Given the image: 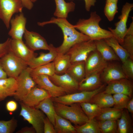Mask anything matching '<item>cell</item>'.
Returning <instances> with one entry per match:
<instances>
[{
  "label": "cell",
  "mask_w": 133,
  "mask_h": 133,
  "mask_svg": "<svg viewBox=\"0 0 133 133\" xmlns=\"http://www.w3.org/2000/svg\"><path fill=\"white\" fill-rule=\"evenodd\" d=\"M55 73V70L53 62H52L32 69L31 74L45 75L49 77Z\"/></svg>",
  "instance_id": "74e56055"
},
{
  "label": "cell",
  "mask_w": 133,
  "mask_h": 133,
  "mask_svg": "<svg viewBox=\"0 0 133 133\" xmlns=\"http://www.w3.org/2000/svg\"><path fill=\"white\" fill-rule=\"evenodd\" d=\"M17 108V104L13 100H11L7 102L6 104V110L9 112H12L15 111Z\"/></svg>",
  "instance_id": "f6af8a7d"
},
{
  "label": "cell",
  "mask_w": 133,
  "mask_h": 133,
  "mask_svg": "<svg viewBox=\"0 0 133 133\" xmlns=\"http://www.w3.org/2000/svg\"><path fill=\"white\" fill-rule=\"evenodd\" d=\"M101 81L108 83L111 82L119 79L127 78L121 67L114 64H108L100 75Z\"/></svg>",
  "instance_id": "d6986e66"
},
{
  "label": "cell",
  "mask_w": 133,
  "mask_h": 133,
  "mask_svg": "<svg viewBox=\"0 0 133 133\" xmlns=\"http://www.w3.org/2000/svg\"><path fill=\"white\" fill-rule=\"evenodd\" d=\"M101 73H96L85 77L79 83L78 90L92 91L101 86L103 84L100 77Z\"/></svg>",
  "instance_id": "ffe728a7"
},
{
  "label": "cell",
  "mask_w": 133,
  "mask_h": 133,
  "mask_svg": "<svg viewBox=\"0 0 133 133\" xmlns=\"http://www.w3.org/2000/svg\"><path fill=\"white\" fill-rule=\"evenodd\" d=\"M88 102L95 104L102 108L112 107L114 104L112 95L103 91L95 95Z\"/></svg>",
  "instance_id": "f1b7e54d"
},
{
  "label": "cell",
  "mask_w": 133,
  "mask_h": 133,
  "mask_svg": "<svg viewBox=\"0 0 133 133\" xmlns=\"http://www.w3.org/2000/svg\"><path fill=\"white\" fill-rule=\"evenodd\" d=\"M126 108L127 111L132 114L133 113V98H132L128 102Z\"/></svg>",
  "instance_id": "681fc988"
},
{
  "label": "cell",
  "mask_w": 133,
  "mask_h": 133,
  "mask_svg": "<svg viewBox=\"0 0 133 133\" xmlns=\"http://www.w3.org/2000/svg\"><path fill=\"white\" fill-rule=\"evenodd\" d=\"M94 41L96 50L106 61L119 60L112 48L104 39Z\"/></svg>",
  "instance_id": "cb8c5ba5"
},
{
  "label": "cell",
  "mask_w": 133,
  "mask_h": 133,
  "mask_svg": "<svg viewBox=\"0 0 133 133\" xmlns=\"http://www.w3.org/2000/svg\"><path fill=\"white\" fill-rule=\"evenodd\" d=\"M49 77L54 84L63 89L66 93L70 94L78 90L79 83L66 72L61 75L55 73Z\"/></svg>",
  "instance_id": "4fadbf2b"
},
{
  "label": "cell",
  "mask_w": 133,
  "mask_h": 133,
  "mask_svg": "<svg viewBox=\"0 0 133 133\" xmlns=\"http://www.w3.org/2000/svg\"><path fill=\"white\" fill-rule=\"evenodd\" d=\"M85 63V77L95 73L101 72L108 64L96 50L89 54Z\"/></svg>",
  "instance_id": "30bf717a"
},
{
  "label": "cell",
  "mask_w": 133,
  "mask_h": 133,
  "mask_svg": "<svg viewBox=\"0 0 133 133\" xmlns=\"http://www.w3.org/2000/svg\"><path fill=\"white\" fill-rule=\"evenodd\" d=\"M91 40L89 37L78 31L75 33L64 37L63 42L56 48L57 53L65 54L73 46L78 43Z\"/></svg>",
  "instance_id": "ac0fdd59"
},
{
  "label": "cell",
  "mask_w": 133,
  "mask_h": 133,
  "mask_svg": "<svg viewBox=\"0 0 133 133\" xmlns=\"http://www.w3.org/2000/svg\"><path fill=\"white\" fill-rule=\"evenodd\" d=\"M11 39L10 50L17 56L27 63L36 57L34 51L29 49L23 40Z\"/></svg>",
  "instance_id": "2e32d148"
},
{
  "label": "cell",
  "mask_w": 133,
  "mask_h": 133,
  "mask_svg": "<svg viewBox=\"0 0 133 133\" xmlns=\"http://www.w3.org/2000/svg\"><path fill=\"white\" fill-rule=\"evenodd\" d=\"M101 18L95 11L92 12L87 19H80L74 25L75 28L94 41L113 37L111 32L101 28L99 25Z\"/></svg>",
  "instance_id": "6da1fadb"
},
{
  "label": "cell",
  "mask_w": 133,
  "mask_h": 133,
  "mask_svg": "<svg viewBox=\"0 0 133 133\" xmlns=\"http://www.w3.org/2000/svg\"><path fill=\"white\" fill-rule=\"evenodd\" d=\"M37 0H31L33 2H34L37 1Z\"/></svg>",
  "instance_id": "f5cc1de1"
},
{
  "label": "cell",
  "mask_w": 133,
  "mask_h": 133,
  "mask_svg": "<svg viewBox=\"0 0 133 133\" xmlns=\"http://www.w3.org/2000/svg\"><path fill=\"white\" fill-rule=\"evenodd\" d=\"M19 115L32 126L36 133H44V121L46 117L44 113L34 107L27 106L22 102Z\"/></svg>",
  "instance_id": "277c9868"
},
{
  "label": "cell",
  "mask_w": 133,
  "mask_h": 133,
  "mask_svg": "<svg viewBox=\"0 0 133 133\" xmlns=\"http://www.w3.org/2000/svg\"><path fill=\"white\" fill-rule=\"evenodd\" d=\"M133 4L126 2L122 7L121 14L118 17L119 21L115 24V29L108 27L109 31L114 37L121 45L126 35L128 28L127 23L129 14L133 9Z\"/></svg>",
  "instance_id": "ba28073f"
},
{
  "label": "cell",
  "mask_w": 133,
  "mask_h": 133,
  "mask_svg": "<svg viewBox=\"0 0 133 133\" xmlns=\"http://www.w3.org/2000/svg\"><path fill=\"white\" fill-rule=\"evenodd\" d=\"M53 102L56 114L75 126L82 125L89 120L79 103L68 105Z\"/></svg>",
  "instance_id": "7a4b0ae2"
},
{
  "label": "cell",
  "mask_w": 133,
  "mask_h": 133,
  "mask_svg": "<svg viewBox=\"0 0 133 133\" xmlns=\"http://www.w3.org/2000/svg\"><path fill=\"white\" fill-rule=\"evenodd\" d=\"M66 73L79 83L85 77V62L71 64Z\"/></svg>",
  "instance_id": "4dcf8cb0"
},
{
  "label": "cell",
  "mask_w": 133,
  "mask_h": 133,
  "mask_svg": "<svg viewBox=\"0 0 133 133\" xmlns=\"http://www.w3.org/2000/svg\"><path fill=\"white\" fill-rule=\"evenodd\" d=\"M117 2L106 1L104 8V13L108 20L110 21L113 20L116 14L118 12Z\"/></svg>",
  "instance_id": "ab89813d"
},
{
  "label": "cell",
  "mask_w": 133,
  "mask_h": 133,
  "mask_svg": "<svg viewBox=\"0 0 133 133\" xmlns=\"http://www.w3.org/2000/svg\"><path fill=\"white\" fill-rule=\"evenodd\" d=\"M23 7L21 0H0V19L7 29L13 15L22 13Z\"/></svg>",
  "instance_id": "9c48e42d"
},
{
  "label": "cell",
  "mask_w": 133,
  "mask_h": 133,
  "mask_svg": "<svg viewBox=\"0 0 133 133\" xmlns=\"http://www.w3.org/2000/svg\"><path fill=\"white\" fill-rule=\"evenodd\" d=\"M56 6L54 15L57 18H66L68 14L73 11L75 5L72 1L67 2L64 0H54Z\"/></svg>",
  "instance_id": "d4e9b609"
},
{
  "label": "cell",
  "mask_w": 133,
  "mask_h": 133,
  "mask_svg": "<svg viewBox=\"0 0 133 133\" xmlns=\"http://www.w3.org/2000/svg\"><path fill=\"white\" fill-rule=\"evenodd\" d=\"M105 87V85L103 84L99 88L93 91H81L80 92H74L51 98L54 102L66 105L88 102L95 95L103 91Z\"/></svg>",
  "instance_id": "5b68a950"
},
{
  "label": "cell",
  "mask_w": 133,
  "mask_h": 133,
  "mask_svg": "<svg viewBox=\"0 0 133 133\" xmlns=\"http://www.w3.org/2000/svg\"><path fill=\"white\" fill-rule=\"evenodd\" d=\"M69 120L56 114L55 115L54 128L56 133H76L75 128Z\"/></svg>",
  "instance_id": "f546056e"
},
{
  "label": "cell",
  "mask_w": 133,
  "mask_h": 133,
  "mask_svg": "<svg viewBox=\"0 0 133 133\" xmlns=\"http://www.w3.org/2000/svg\"><path fill=\"white\" fill-rule=\"evenodd\" d=\"M114 101L113 107L118 109L126 108L127 104L131 98L125 94L119 93L112 95Z\"/></svg>",
  "instance_id": "f35d334b"
},
{
  "label": "cell",
  "mask_w": 133,
  "mask_h": 133,
  "mask_svg": "<svg viewBox=\"0 0 133 133\" xmlns=\"http://www.w3.org/2000/svg\"><path fill=\"white\" fill-rule=\"evenodd\" d=\"M11 39L8 38L3 43H0V59L10 50Z\"/></svg>",
  "instance_id": "7bdbcfd3"
},
{
  "label": "cell",
  "mask_w": 133,
  "mask_h": 133,
  "mask_svg": "<svg viewBox=\"0 0 133 133\" xmlns=\"http://www.w3.org/2000/svg\"><path fill=\"white\" fill-rule=\"evenodd\" d=\"M103 92L112 95L121 93L131 98L133 91L132 82L129 79L123 78L113 81L107 83Z\"/></svg>",
  "instance_id": "7c38bea8"
},
{
  "label": "cell",
  "mask_w": 133,
  "mask_h": 133,
  "mask_svg": "<svg viewBox=\"0 0 133 133\" xmlns=\"http://www.w3.org/2000/svg\"><path fill=\"white\" fill-rule=\"evenodd\" d=\"M37 85L47 91L52 98H54L66 94L65 91L61 87L54 84L49 76L45 75L31 74Z\"/></svg>",
  "instance_id": "8fae6325"
},
{
  "label": "cell",
  "mask_w": 133,
  "mask_h": 133,
  "mask_svg": "<svg viewBox=\"0 0 133 133\" xmlns=\"http://www.w3.org/2000/svg\"><path fill=\"white\" fill-rule=\"evenodd\" d=\"M118 0H106V1H112L118 2Z\"/></svg>",
  "instance_id": "816d5d0a"
},
{
  "label": "cell",
  "mask_w": 133,
  "mask_h": 133,
  "mask_svg": "<svg viewBox=\"0 0 133 133\" xmlns=\"http://www.w3.org/2000/svg\"><path fill=\"white\" fill-rule=\"evenodd\" d=\"M50 49L48 53L41 52L39 56L34 57L27 63L28 66L32 69L53 61L57 53L56 48L52 44L49 45Z\"/></svg>",
  "instance_id": "44dd1931"
},
{
  "label": "cell",
  "mask_w": 133,
  "mask_h": 133,
  "mask_svg": "<svg viewBox=\"0 0 133 133\" xmlns=\"http://www.w3.org/2000/svg\"><path fill=\"white\" fill-rule=\"evenodd\" d=\"M32 69L30 67H28L16 79L17 87L13 96L16 100L21 101L32 88L37 85L31 75Z\"/></svg>",
  "instance_id": "52a82bcc"
},
{
  "label": "cell",
  "mask_w": 133,
  "mask_h": 133,
  "mask_svg": "<svg viewBox=\"0 0 133 133\" xmlns=\"http://www.w3.org/2000/svg\"><path fill=\"white\" fill-rule=\"evenodd\" d=\"M24 37L26 44L32 51L42 50H49L50 49L45 39L38 33L30 31L26 29Z\"/></svg>",
  "instance_id": "5bb4252c"
},
{
  "label": "cell",
  "mask_w": 133,
  "mask_h": 133,
  "mask_svg": "<svg viewBox=\"0 0 133 133\" xmlns=\"http://www.w3.org/2000/svg\"><path fill=\"white\" fill-rule=\"evenodd\" d=\"M79 103L89 119L95 118L99 114L102 109L96 104L89 102Z\"/></svg>",
  "instance_id": "d590c367"
},
{
  "label": "cell",
  "mask_w": 133,
  "mask_h": 133,
  "mask_svg": "<svg viewBox=\"0 0 133 133\" xmlns=\"http://www.w3.org/2000/svg\"><path fill=\"white\" fill-rule=\"evenodd\" d=\"M16 133H34L36 132L32 127H26L23 128L18 130Z\"/></svg>",
  "instance_id": "bcb514c9"
},
{
  "label": "cell",
  "mask_w": 133,
  "mask_h": 133,
  "mask_svg": "<svg viewBox=\"0 0 133 133\" xmlns=\"http://www.w3.org/2000/svg\"><path fill=\"white\" fill-rule=\"evenodd\" d=\"M17 87L16 79L11 77L0 79V101L14 96Z\"/></svg>",
  "instance_id": "7402d4cb"
},
{
  "label": "cell",
  "mask_w": 133,
  "mask_h": 133,
  "mask_svg": "<svg viewBox=\"0 0 133 133\" xmlns=\"http://www.w3.org/2000/svg\"><path fill=\"white\" fill-rule=\"evenodd\" d=\"M17 126V121L14 118L8 121L0 120V133H13Z\"/></svg>",
  "instance_id": "60d3db41"
},
{
  "label": "cell",
  "mask_w": 133,
  "mask_h": 133,
  "mask_svg": "<svg viewBox=\"0 0 133 133\" xmlns=\"http://www.w3.org/2000/svg\"><path fill=\"white\" fill-rule=\"evenodd\" d=\"M0 63L7 77L16 79L28 66L27 63L11 50L0 59Z\"/></svg>",
  "instance_id": "3957f363"
},
{
  "label": "cell",
  "mask_w": 133,
  "mask_h": 133,
  "mask_svg": "<svg viewBox=\"0 0 133 133\" xmlns=\"http://www.w3.org/2000/svg\"><path fill=\"white\" fill-rule=\"evenodd\" d=\"M35 107L42 111L47 116L54 126L56 114L53 101L51 97L47 98L40 102Z\"/></svg>",
  "instance_id": "4316f807"
},
{
  "label": "cell",
  "mask_w": 133,
  "mask_h": 133,
  "mask_svg": "<svg viewBox=\"0 0 133 133\" xmlns=\"http://www.w3.org/2000/svg\"><path fill=\"white\" fill-rule=\"evenodd\" d=\"M7 77L6 74L3 70L0 63V79L5 78Z\"/></svg>",
  "instance_id": "f907efd6"
},
{
  "label": "cell",
  "mask_w": 133,
  "mask_h": 133,
  "mask_svg": "<svg viewBox=\"0 0 133 133\" xmlns=\"http://www.w3.org/2000/svg\"><path fill=\"white\" fill-rule=\"evenodd\" d=\"M122 110L111 107L102 108L99 114L95 118L98 121L117 120L120 117Z\"/></svg>",
  "instance_id": "d6a6232c"
},
{
  "label": "cell",
  "mask_w": 133,
  "mask_h": 133,
  "mask_svg": "<svg viewBox=\"0 0 133 133\" xmlns=\"http://www.w3.org/2000/svg\"><path fill=\"white\" fill-rule=\"evenodd\" d=\"M128 53L129 57L133 60V21L128 28L121 45Z\"/></svg>",
  "instance_id": "e575fe53"
},
{
  "label": "cell",
  "mask_w": 133,
  "mask_h": 133,
  "mask_svg": "<svg viewBox=\"0 0 133 133\" xmlns=\"http://www.w3.org/2000/svg\"><path fill=\"white\" fill-rule=\"evenodd\" d=\"M44 133H56L54 125L47 117L44 121Z\"/></svg>",
  "instance_id": "ee69618b"
},
{
  "label": "cell",
  "mask_w": 133,
  "mask_h": 133,
  "mask_svg": "<svg viewBox=\"0 0 133 133\" xmlns=\"http://www.w3.org/2000/svg\"><path fill=\"white\" fill-rule=\"evenodd\" d=\"M97 121L101 133H117V120Z\"/></svg>",
  "instance_id": "8d00e7d4"
},
{
  "label": "cell",
  "mask_w": 133,
  "mask_h": 133,
  "mask_svg": "<svg viewBox=\"0 0 133 133\" xmlns=\"http://www.w3.org/2000/svg\"><path fill=\"white\" fill-rule=\"evenodd\" d=\"M121 66L125 75L128 79H133V60L129 58L122 63Z\"/></svg>",
  "instance_id": "b9f144b4"
},
{
  "label": "cell",
  "mask_w": 133,
  "mask_h": 133,
  "mask_svg": "<svg viewBox=\"0 0 133 133\" xmlns=\"http://www.w3.org/2000/svg\"><path fill=\"white\" fill-rule=\"evenodd\" d=\"M26 18L22 13L12 18L10 24L11 28L8 34L12 39L23 40L22 38L26 29Z\"/></svg>",
  "instance_id": "9a60e30c"
},
{
  "label": "cell",
  "mask_w": 133,
  "mask_h": 133,
  "mask_svg": "<svg viewBox=\"0 0 133 133\" xmlns=\"http://www.w3.org/2000/svg\"><path fill=\"white\" fill-rule=\"evenodd\" d=\"M50 24H54L58 25L62 32L64 37L71 35L77 31L74 25L70 23L66 18L53 17L49 21L38 23V25L41 26Z\"/></svg>",
  "instance_id": "603a6c76"
},
{
  "label": "cell",
  "mask_w": 133,
  "mask_h": 133,
  "mask_svg": "<svg viewBox=\"0 0 133 133\" xmlns=\"http://www.w3.org/2000/svg\"><path fill=\"white\" fill-rule=\"evenodd\" d=\"M104 40L112 48L122 63L129 58V55L127 52L114 37Z\"/></svg>",
  "instance_id": "1f68e13d"
},
{
  "label": "cell",
  "mask_w": 133,
  "mask_h": 133,
  "mask_svg": "<svg viewBox=\"0 0 133 133\" xmlns=\"http://www.w3.org/2000/svg\"><path fill=\"white\" fill-rule=\"evenodd\" d=\"M53 62L54 64L55 73L58 74L66 73L71 64L69 56L67 53H57Z\"/></svg>",
  "instance_id": "484cf974"
},
{
  "label": "cell",
  "mask_w": 133,
  "mask_h": 133,
  "mask_svg": "<svg viewBox=\"0 0 133 133\" xmlns=\"http://www.w3.org/2000/svg\"><path fill=\"white\" fill-rule=\"evenodd\" d=\"M117 133H133L132 121L127 111L122 110L121 116L117 120Z\"/></svg>",
  "instance_id": "83f0119b"
},
{
  "label": "cell",
  "mask_w": 133,
  "mask_h": 133,
  "mask_svg": "<svg viewBox=\"0 0 133 133\" xmlns=\"http://www.w3.org/2000/svg\"><path fill=\"white\" fill-rule=\"evenodd\" d=\"M51 97L49 93L37 85L32 88L21 101L25 105L35 107L45 99Z\"/></svg>",
  "instance_id": "e0dca14e"
},
{
  "label": "cell",
  "mask_w": 133,
  "mask_h": 133,
  "mask_svg": "<svg viewBox=\"0 0 133 133\" xmlns=\"http://www.w3.org/2000/svg\"><path fill=\"white\" fill-rule=\"evenodd\" d=\"M75 127L77 133H101L98 121L95 118L89 119L82 125Z\"/></svg>",
  "instance_id": "836d02e7"
},
{
  "label": "cell",
  "mask_w": 133,
  "mask_h": 133,
  "mask_svg": "<svg viewBox=\"0 0 133 133\" xmlns=\"http://www.w3.org/2000/svg\"><path fill=\"white\" fill-rule=\"evenodd\" d=\"M23 7L29 10L32 9L33 6V3L31 0H21Z\"/></svg>",
  "instance_id": "c3c4849f"
},
{
  "label": "cell",
  "mask_w": 133,
  "mask_h": 133,
  "mask_svg": "<svg viewBox=\"0 0 133 133\" xmlns=\"http://www.w3.org/2000/svg\"><path fill=\"white\" fill-rule=\"evenodd\" d=\"M85 3V8L87 11H89L92 6H94L96 0H84Z\"/></svg>",
  "instance_id": "7dc6e473"
},
{
  "label": "cell",
  "mask_w": 133,
  "mask_h": 133,
  "mask_svg": "<svg viewBox=\"0 0 133 133\" xmlns=\"http://www.w3.org/2000/svg\"><path fill=\"white\" fill-rule=\"evenodd\" d=\"M96 50L94 41L90 40L75 44L66 53L69 56L71 64L85 62L89 54Z\"/></svg>",
  "instance_id": "8992f818"
}]
</instances>
